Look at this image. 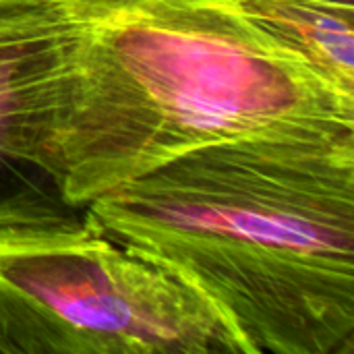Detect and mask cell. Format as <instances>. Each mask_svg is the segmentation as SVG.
<instances>
[{
	"mask_svg": "<svg viewBox=\"0 0 354 354\" xmlns=\"http://www.w3.org/2000/svg\"><path fill=\"white\" fill-rule=\"evenodd\" d=\"M83 209L203 297L243 354L354 351V131L212 143Z\"/></svg>",
	"mask_w": 354,
	"mask_h": 354,
	"instance_id": "obj_1",
	"label": "cell"
},
{
	"mask_svg": "<svg viewBox=\"0 0 354 354\" xmlns=\"http://www.w3.org/2000/svg\"><path fill=\"white\" fill-rule=\"evenodd\" d=\"M354 131V95L222 0H64L35 147L62 199L95 197L187 151Z\"/></svg>",
	"mask_w": 354,
	"mask_h": 354,
	"instance_id": "obj_2",
	"label": "cell"
},
{
	"mask_svg": "<svg viewBox=\"0 0 354 354\" xmlns=\"http://www.w3.org/2000/svg\"><path fill=\"white\" fill-rule=\"evenodd\" d=\"M0 353L243 351L203 297L83 214L0 226Z\"/></svg>",
	"mask_w": 354,
	"mask_h": 354,
	"instance_id": "obj_3",
	"label": "cell"
},
{
	"mask_svg": "<svg viewBox=\"0 0 354 354\" xmlns=\"http://www.w3.org/2000/svg\"><path fill=\"white\" fill-rule=\"evenodd\" d=\"M64 0L0 2V226L79 216L41 168L35 127L58 56Z\"/></svg>",
	"mask_w": 354,
	"mask_h": 354,
	"instance_id": "obj_4",
	"label": "cell"
},
{
	"mask_svg": "<svg viewBox=\"0 0 354 354\" xmlns=\"http://www.w3.org/2000/svg\"><path fill=\"white\" fill-rule=\"evenodd\" d=\"M234 15L354 95V2L222 0Z\"/></svg>",
	"mask_w": 354,
	"mask_h": 354,
	"instance_id": "obj_5",
	"label": "cell"
},
{
	"mask_svg": "<svg viewBox=\"0 0 354 354\" xmlns=\"http://www.w3.org/2000/svg\"><path fill=\"white\" fill-rule=\"evenodd\" d=\"M340 2H354V0H340Z\"/></svg>",
	"mask_w": 354,
	"mask_h": 354,
	"instance_id": "obj_6",
	"label": "cell"
},
{
	"mask_svg": "<svg viewBox=\"0 0 354 354\" xmlns=\"http://www.w3.org/2000/svg\"><path fill=\"white\" fill-rule=\"evenodd\" d=\"M0 2H4V0H0Z\"/></svg>",
	"mask_w": 354,
	"mask_h": 354,
	"instance_id": "obj_7",
	"label": "cell"
}]
</instances>
